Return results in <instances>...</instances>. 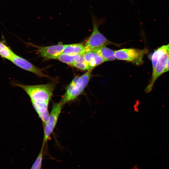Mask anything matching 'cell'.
I'll return each instance as SVG.
<instances>
[{"label": "cell", "instance_id": "obj_1", "mask_svg": "<svg viewBox=\"0 0 169 169\" xmlns=\"http://www.w3.org/2000/svg\"><path fill=\"white\" fill-rule=\"evenodd\" d=\"M13 84L21 88L28 94L34 109L44 125L49 115L48 106L55 87V84L27 85L13 83Z\"/></svg>", "mask_w": 169, "mask_h": 169}, {"label": "cell", "instance_id": "obj_2", "mask_svg": "<svg viewBox=\"0 0 169 169\" xmlns=\"http://www.w3.org/2000/svg\"><path fill=\"white\" fill-rule=\"evenodd\" d=\"M92 76L89 70L80 76H76L66 88V91L60 101L64 105L74 100L83 91Z\"/></svg>", "mask_w": 169, "mask_h": 169}, {"label": "cell", "instance_id": "obj_3", "mask_svg": "<svg viewBox=\"0 0 169 169\" xmlns=\"http://www.w3.org/2000/svg\"><path fill=\"white\" fill-rule=\"evenodd\" d=\"M92 21L93 24L92 32L84 44L86 52L92 50L100 46L113 44L119 46V44L110 41L99 31L98 27L103 24L106 20L105 18H98L91 12Z\"/></svg>", "mask_w": 169, "mask_h": 169}, {"label": "cell", "instance_id": "obj_4", "mask_svg": "<svg viewBox=\"0 0 169 169\" xmlns=\"http://www.w3.org/2000/svg\"><path fill=\"white\" fill-rule=\"evenodd\" d=\"M156 50L158 54V61L155 70L152 72L150 83L145 89V91L146 93L152 90L155 81L164 73L169 59V43L162 45Z\"/></svg>", "mask_w": 169, "mask_h": 169}, {"label": "cell", "instance_id": "obj_5", "mask_svg": "<svg viewBox=\"0 0 169 169\" xmlns=\"http://www.w3.org/2000/svg\"><path fill=\"white\" fill-rule=\"evenodd\" d=\"M148 51L149 50L147 48L142 49H123L114 51V54L117 59L125 60L139 66L144 63V56Z\"/></svg>", "mask_w": 169, "mask_h": 169}, {"label": "cell", "instance_id": "obj_6", "mask_svg": "<svg viewBox=\"0 0 169 169\" xmlns=\"http://www.w3.org/2000/svg\"><path fill=\"white\" fill-rule=\"evenodd\" d=\"M64 105L60 101L53 103L48 119L44 125V135L42 146L44 147L56 125Z\"/></svg>", "mask_w": 169, "mask_h": 169}, {"label": "cell", "instance_id": "obj_7", "mask_svg": "<svg viewBox=\"0 0 169 169\" xmlns=\"http://www.w3.org/2000/svg\"><path fill=\"white\" fill-rule=\"evenodd\" d=\"M13 64L24 70L33 73L36 75L42 77H47L42 69L32 64L27 60L15 54L10 60Z\"/></svg>", "mask_w": 169, "mask_h": 169}, {"label": "cell", "instance_id": "obj_8", "mask_svg": "<svg viewBox=\"0 0 169 169\" xmlns=\"http://www.w3.org/2000/svg\"><path fill=\"white\" fill-rule=\"evenodd\" d=\"M65 45L59 44L47 47H38L37 51L43 57L48 59H57L62 54Z\"/></svg>", "mask_w": 169, "mask_h": 169}, {"label": "cell", "instance_id": "obj_9", "mask_svg": "<svg viewBox=\"0 0 169 169\" xmlns=\"http://www.w3.org/2000/svg\"><path fill=\"white\" fill-rule=\"evenodd\" d=\"M83 55L89 70H92L94 68L105 61L100 55L92 50L86 52Z\"/></svg>", "mask_w": 169, "mask_h": 169}, {"label": "cell", "instance_id": "obj_10", "mask_svg": "<svg viewBox=\"0 0 169 169\" xmlns=\"http://www.w3.org/2000/svg\"><path fill=\"white\" fill-rule=\"evenodd\" d=\"M86 52L84 45L81 43L65 45L62 54L69 55H83Z\"/></svg>", "mask_w": 169, "mask_h": 169}, {"label": "cell", "instance_id": "obj_11", "mask_svg": "<svg viewBox=\"0 0 169 169\" xmlns=\"http://www.w3.org/2000/svg\"><path fill=\"white\" fill-rule=\"evenodd\" d=\"M92 50L100 55L105 61L114 60L116 59L114 51L105 46H100Z\"/></svg>", "mask_w": 169, "mask_h": 169}, {"label": "cell", "instance_id": "obj_12", "mask_svg": "<svg viewBox=\"0 0 169 169\" xmlns=\"http://www.w3.org/2000/svg\"><path fill=\"white\" fill-rule=\"evenodd\" d=\"M81 55H69L61 54L57 59L60 61L69 65H72L76 62Z\"/></svg>", "mask_w": 169, "mask_h": 169}, {"label": "cell", "instance_id": "obj_13", "mask_svg": "<svg viewBox=\"0 0 169 169\" xmlns=\"http://www.w3.org/2000/svg\"><path fill=\"white\" fill-rule=\"evenodd\" d=\"M14 54L8 46L0 41V56L1 57L10 60Z\"/></svg>", "mask_w": 169, "mask_h": 169}, {"label": "cell", "instance_id": "obj_14", "mask_svg": "<svg viewBox=\"0 0 169 169\" xmlns=\"http://www.w3.org/2000/svg\"><path fill=\"white\" fill-rule=\"evenodd\" d=\"M44 147L42 146L40 152L30 169H41Z\"/></svg>", "mask_w": 169, "mask_h": 169}, {"label": "cell", "instance_id": "obj_15", "mask_svg": "<svg viewBox=\"0 0 169 169\" xmlns=\"http://www.w3.org/2000/svg\"><path fill=\"white\" fill-rule=\"evenodd\" d=\"M83 55H81L79 60L72 66L81 70H89V67L85 60Z\"/></svg>", "mask_w": 169, "mask_h": 169}, {"label": "cell", "instance_id": "obj_16", "mask_svg": "<svg viewBox=\"0 0 169 169\" xmlns=\"http://www.w3.org/2000/svg\"><path fill=\"white\" fill-rule=\"evenodd\" d=\"M169 71V59L167 64L166 68L164 72V73Z\"/></svg>", "mask_w": 169, "mask_h": 169}]
</instances>
